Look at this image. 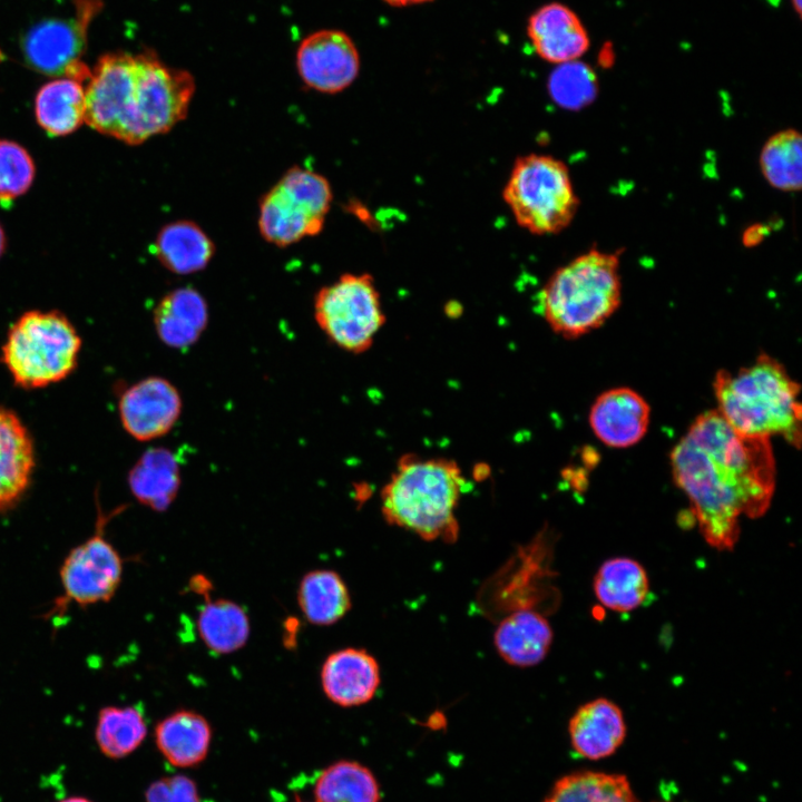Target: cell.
Here are the masks:
<instances>
[{
    "label": "cell",
    "mask_w": 802,
    "mask_h": 802,
    "mask_svg": "<svg viewBox=\"0 0 802 802\" xmlns=\"http://www.w3.org/2000/svg\"><path fill=\"white\" fill-rule=\"evenodd\" d=\"M35 110L39 126L47 134H71L85 121V88L69 77L51 80L39 89Z\"/></svg>",
    "instance_id": "cell-25"
},
{
    "label": "cell",
    "mask_w": 802,
    "mask_h": 802,
    "mask_svg": "<svg viewBox=\"0 0 802 802\" xmlns=\"http://www.w3.org/2000/svg\"><path fill=\"white\" fill-rule=\"evenodd\" d=\"M182 398L176 387L159 376L146 378L129 387L119 401L125 430L135 439L149 441L166 434L177 422Z\"/></svg>",
    "instance_id": "cell-13"
},
{
    "label": "cell",
    "mask_w": 802,
    "mask_h": 802,
    "mask_svg": "<svg viewBox=\"0 0 802 802\" xmlns=\"http://www.w3.org/2000/svg\"><path fill=\"white\" fill-rule=\"evenodd\" d=\"M360 55L352 38L339 29L306 36L296 50V68L303 82L320 92L348 88L360 71Z\"/></svg>",
    "instance_id": "cell-11"
},
{
    "label": "cell",
    "mask_w": 802,
    "mask_h": 802,
    "mask_svg": "<svg viewBox=\"0 0 802 802\" xmlns=\"http://www.w3.org/2000/svg\"><path fill=\"white\" fill-rule=\"evenodd\" d=\"M297 603L305 619L319 626L339 622L351 608L349 589L341 576L329 569H316L303 576Z\"/></svg>",
    "instance_id": "cell-26"
},
{
    "label": "cell",
    "mask_w": 802,
    "mask_h": 802,
    "mask_svg": "<svg viewBox=\"0 0 802 802\" xmlns=\"http://www.w3.org/2000/svg\"><path fill=\"white\" fill-rule=\"evenodd\" d=\"M88 17L47 19L30 28L21 45L26 62L45 75L85 80L89 70L80 56L86 46Z\"/></svg>",
    "instance_id": "cell-12"
},
{
    "label": "cell",
    "mask_w": 802,
    "mask_h": 802,
    "mask_svg": "<svg viewBox=\"0 0 802 802\" xmlns=\"http://www.w3.org/2000/svg\"><path fill=\"white\" fill-rule=\"evenodd\" d=\"M387 4L395 8H403L409 6H417L427 3L433 0H383Z\"/></svg>",
    "instance_id": "cell-35"
},
{
    "label": "cell",
    "mask_w": 802,
    "mask_h": 802,
    "mask_svg": "<svg viewBox=\"0 0 802 802\" xmlns=\"http://www.w3.org/2000/svg\"><path fill=\"white\" fill-rule=\"evenodd\" d=\"M544 802H640L627 777L580 771L560 777Z\"/></svg>",
    "instance_id": "cell-28"
},
{
    "label": "cell",
    "mask_w": 802,
    "mask_h": 802,
    "mask_svg": "<svg viewBox=\"0 0 802 802\" xmlns=\"http://www.w3.org/2000/svg\"><path fill=\"white\" fill-rule=\"evenodd\" d=\"M4 246H6V237H4L3 231L0 226V256L2 255V253L4 251Z\"/></svg>",
    "instance_id": "cell-37"
},
{
    "label": "cell",
    "mask_w": 802,
    "mask_h": 802,
    "mask_svg": "<svg viewBox=\"0 0 802 802\" xmlns=\"http://www.w3.org/2000/svg\"><path fill=\"white\" fill-rule=\"evenodd\" d=\"M571 746L583 757L610 756L623 744L626 724L622 710L600 697L581 705L569 721Z\"/></svg>",
    "instance_id": "cell-17"
},
{
    "label": "cell",
    "mask_w": 802,
    "mask_h": 802,
    "mask_svg": "<svg viewBox=\"0 0 802 802\" xmlns=\"http://www.w3.org/2000/svg\"><path fill=\"white\" fill-rule=\"evenodd\" d=\"M800 384L767 353L735 371L721 369L713 379L715 409L737 432L753 437H782L801 446Z\"/></svg>",
    "instance_id": "cell-3"
},
{
    "label": "cell",
    "mask_w": 802,
    "mask_h": 802,
    "mask_svg": "<svg viewBox=\"0 0 802 802\" xmlns=\"http://www.w3.org/2000/svg\"><path fill=\"white\" fill-rule=\"evenodd\" d=\"M527 36L537 56L556 65L578 60L590 45L579 17L560 2L534 11L527 21Z\"/></svg>",
    "instance_id": "cell-15"
},
{
    "label": "cell",
    "mask_w": 802,
    "mask_h": 802,
    "mask_svg": "<svg viewBox=\"0 0 802 802\" xmlns=\"http://www.w3.org/2000/svg\"><path fill=\"white\" fill-rule=\"evenodd\" d=\"M101 516L95 534L76 546L60 568L63 603L89 606L108 602L116 593L123 575V560L102 535ZM61 600V602H62Z\"/></svg>",
    "instance_id": "cell-10"
},
{
    "label": "cell",
    "mask_w": 802,
    "mask_h": 802,
    "mask_svg": "<svg viewBox=\"0 0 802 802\" xmlns=\"http://www.w3.org/2000/svg\"><path fill=\"white\" fill-rule=\"evenodd\" d=\"M155 253L173 273L185 275L207 266L215 247L212 239L195 223L179 221L164 226L156 237Z\"/></svg>",
    "instance_id": "cell-24"
},
{
    "label": "cell",
    "mask_w": 802,
    "mask_h": 802,
    "mask_svg": "<svg viewBox=\"0 0 802 802\" xmlns=\"http://www.w3.org/2000/svg\"><path fill=\"white\" fill-rule=\"evenodd\" d=\"M155 742L170 765L192 767L207 756L212 727L202 714L178 710L158 722L155 727Z\"/></svg>",
    "instance_id": "cell-21"
},
{
    "label": "cell",
    "mask_w": 802,
    "mask_h": 802,
    "mask_svg": "<svg viewBox=\"0 0 802 802\" xmlns=\"http://www.w3.org/2000/svg\"><path fill=\"white\" fill-rule=\"evenodd\" d=\"M134 497L150 509L163 511L176 498L179 485V464L173 452L153 448L143 453L128 476Z\"/></svg>",
    "instance_id": "cell-22"
},
{
    "label": "cell",
    "mask_w": 802,
    "mask_h": 802,
    "mask_svg": "<svg viewBox=\"0 0 802 802\" xmlns=\"http://www.w3.org/2000/svg\"><path fill=\"white\" fill-rule=\"evenodd\" d=\"M463 485L454 460L403 454L381 490L383 517L426 540H453L459 529L454 511Z\"/></svg>",
    "instance_id": "cell-4"
},
{
    "label": "cell",
    "mask_w": 802,
    "mask_h": 802,
    "mask_svg": "<svg viewBox=\"0 0 802 802\" xmlns=\"http://www.w3.org/2000/svg\"><path fill=\"white\" fill-rule=\"evenodd\" d=\"M331 202V186L323 176L293 167L262 198L260 232L267 242L281 247L316 235L323 228Z\"/></svg>",
    "instance_id": "cell-8"
},
{
    "label": "cell",
    "mask_w": 802,
    "mask_h": 802,
    "mask_svg": "<svg viewBox=\"0 0 802 802\" xmlns=\"http://www.w3.org/2000/svg\"><path fill=\"white\" fill-rule=\"evenodd\" d=\"M60 802H91L90 800L82 796H70L61 800Z\"/></svg>",
    "instance_id": "cell-36"
},
{
    "label": "cell",
    "mask_w": 802,
    "mask_h": 802,
    "mask_svg": "<svg viewBox=\"0 0 802 802\" xmlns=\"http://www.w3.org/2000/svg\"><path fill=\"white\" fill-rule=\"evenodd\" d=\"M493 643L508 664L529 667L546 657L552 643V629L540 613L520 609L500 622Z\"/></svg>",
    "instance_id": "cell-19"
},
{
    "label": "cell",
    "mask_w": 802,
    "mask_h": 802,
    "mask_svg": "<svg viewBox=\"0 0 802 802\" xmlns=\"http://www.w3.org/2000/svg\"><path fill=\"white\" fill-rule=\"evenodd\" d=\"M326 697L343 707L368 703L380 685L376 659L360 648H343L330 654L321 669Z\"/></svg>",
    "instance_id": "cell-16"
},
{
    "label": "cell",
    "mask_w": 802,
    "mask_h": 802,
    "mask_svg": "<svg viewBox=\"0 0 802 802\" xmlns=\"http://www.w3.org/2000/svg\"><path fill=\"white\" fill-rule=\"evenodd\" d=\"M315 802H379L373 773L355 761H338L325 767L314 784Z\"/></svg>",
    "instance_id": "cell-29"
},
{
    "label": "cell",
    "mask_w": 802,
    "mask_h": 802,
    "mask_svg": "<svg viewBox=\"0 0 802 802\" xmlns=\"http://www.w3.org/2000/svg\"><path fill=\"white\" fill-rule=\"evenodd\" d=\"M314 317L340 349L355 354L369 350L385 323L373 276L346 273L323 286L314 299Z\"/></svg>",
    "instance_id": "cell-9"
},
{
    "label": "cell",
    "mask_w": 802,
    "mask_h": 802,
    "mask_svg": "<svg viewBox=\"0 0 802 802\" xmlns=\"http://www.w3.org/2000/svg\"><path fill=\"white\" fill-rule=\"evenodd\" d=\"M669 462L702 536L718 550L734 548L742 516L762 517L773 499L776 463L770 439L737 432L716 410L695 418Z\"/></svg>",
    "instance_id": "cell-1"
},
{
    "label": "cell",
    "mask_w": 802,
    "mask_h": 802,
    "mask_svg": "<svg viewBox=\"0 0 802 802\" xmlns=\"http://www.w3.org/2000/svg\"><path fill=\"white\" fill-rule=\"evenodd\" d=\"M146 802H202L196 783L182 774L153 782L145 792Z\"/></svg>",
    "instance_id": "cell-34"
},
{
    "label": "cell",
    "mask_w": 802,
    "mask_h": 802,
    "mask_svg": "<svg viewBox=\"0 0 802 802\" xmlns=\"http://www.w3.org/2000/svg\"><path fill=\"white\" fill-rule=\"evenodd\" d=\"M619 253L598 248L576 256L554 272L539 294L542 316L565 339L600 327L619 307Z\"/></svg>",
    "instance_id": "cell-5"
},
{
    "label": "cell",
    "mask_w": 802,
    "mask_h": 802,
    "mask_svg": "<svg viewBox=\"0 0 802 802\" xmlns=\"http://www.w3.org/2000/svg\"><path fill=\"white\" fill-rule=\"evenodd\" d=\"M197 630L211 652L229 654L246 644L250 619L245 609L232 600H207L199 609Z\"/></svg>",
    "instance_id": "cell-27"
},
{
    "label": "cell",
    "mask_w": 802,
    "mask_h": 802,
    "mask_svg": "<svg viewBox=\"0 0 802 802\" xmlns=\"http://www.w3.org/2000/svg\"><path fill=\"white\" fill-rule=\"evenodd\" d=\"M194 92L189 71L166 65L150 51L106 53L85 89V123L124 143L141 144L182 121Z\"/></svg>",
    "instance_id": "cell-2"
},
{
    "label": "cell",
    "mask_w": 802,
    "mask_h": 802,
    "mask_svg": "<svg viewBox=\"0 0 802 802\" xmlns=\"http://www.w3.org/2000/svg\"><path fill=\"white\" fill-rule=\"evenodd\" d=\"M802 138L800 131L786 128L764 143L759 166L767 184L781 192H796L802 185Z\"/></svg>",
    "instance_id": "cell-30"
},
{
    "label": "cell",
    "mask_w": 802,
    "mask_h": 802,
    "mask_svg": "<svg viewBox=\"0 0 802 802\" xmlns=\"http://www.w3.org/2000/svg\"><path fill=\"white\" fill-rule=\"evenodd\" d=\"M207 322V304L192 287L169 292L154 311V324L159 339L167 346L178 350L192 346L205 331Z\"/></svg>",
    "instance_id": "cell-20"
},
{
    "label": "cell",
    "mask_w": 802,
    "mask_h": 802,
    "mask_svg": "<svg viewBox=\"0 0 802 802\" xmlns=\"http://www.w3.org/2000/svg\"><path fill=\"white\" fill-rule=\"evenodd\" d=\"M35 178V164L19 144L0 139V203L23 195Z\"/></svg>",
    "instance_id": "cell-33"
},
{
    "label": "cell",
    "mask_w": 802,
    "mask_h": 802,
    "mask_svg": "<svg viewBox=\"0 0 802 802\" xmlns=\"http://www.w3.org/2000/svg\"><path fill=\"white\" fill-rule=\"evenodd\" d=\"M548 88L551 98L565 108L587 105L596 95V77L593 70L575 60L558 65L550 75Z\"/></svg>",
    "instance_id": "cell-32"
},
{
    "label": "cell",
    "mask_w": 802,
    "mask_h": 802,
    "mask_svg": "<svg viewBox=\"0 0 802 802\" xmlns=\"http://www.w3.org/2000/svg\"><path fill=\"white\" fill-rule=\"evenodd\" d=\"M593 587L598 602L618 613L638 608L649 593V581L644 567L627 557H616L603 563L595 575Z\"/></svg>",
    "instance_id": "cell-23"
},
{
    "label": "cell",
    "mask_w": 802,
    "mask_h": 802,
    "mask_svg": "<svg viewBox=\"0 0 802 802\" xmlns=\"http://www.w3.org/2000/svg\"><path fill=\"white\" fill-rule=\"evenodd\" d=\"M80 346V336L63 314L29 311L9 330L2 362L18 385L42 388L72 372Z\"/></svg>",
    "instance_id": "cell-6"
},
{
    "label": "cell",
    "mask_w": 802,
    "mask_h": 802,
    "mask_svg": "<svg viewBox=\"0 0 802 802\" xmlns=\"http://www.w3.org/2000/svg\"><path fill=\"white\" fill-rule=\"evenodd\" d=\"M35 467L31 437L21 420L0 405V512L26 492Z\"/></svg>",
    "instance_id": "cell-18"
},
{
    "label": "cell",
    "mask_w": 802,
    "mask_h": 802,
    "mask_svg": "<svg viewBox=\"0 0 802 802\" xmlns=\"http://www.w3.org/2000/svg\"><path fill=\"white\" fill-rule=\"evenodd\" d=\"M146 735V720L136 706H106L98 713L95 737L107 757L123 759L131 754Z\"/></svg>",
    "instance_id": "cell-31"
},
{
    "label": "cell",
    "mask_w": 802,
    "mask_h": 802,
    "mask_svg": "<svg viewBox=\"0 0 802 802\" xmlns=\"http://www.w3.org/2000/svg\"><path fill=\"white\" fill-rule=\"evenodd\" d=\"M794 10L799 16H801V0H792Z\"/></svg>",
    "instance_id": "cell-38"
},
{
    "label": "cell",
    "mask_w": 802,
    "mask_h": 802,
    "mask_svg": "<svg viewBox=\"0 0 802 802\" xmlns=\"http://www.w3.org/2000/svg\"><path fill=\"white\" fill-rule=\"evenodd\" d=\"M502 198L516 223L535 235L564 231L579 207L567 165L542 154H528L515 160Z\"/></svg>",
    "instance_id": "cell-7"
},
{
    "label": "cell",
    "mask_w": 802,
    "mask_h": 802,
    "mask_svg": "<svg viewBox=\"0 0 802 802\" xmlns=\"http://www.w3.org/2000/svg\"><path fill=\"white\" fill-rule=\"evenodd\" d=\"M588 422L605 446L625 449L638 443L651 422V407L645 398L628 387L600 393L590 407Z\"/></svg>",
    "instance_id": "cell-14"
}]
</instances>
